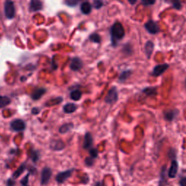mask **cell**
I'll list each match as a JSON object with an SVG mask.
<instances>
[{"label":"cell","mask_w":186,"mask_h":186,"mask_svg":"<svg viewBox=\"0 0 186 186\" xmlns=\"http://www.w3.org/2000/svg\"><path fill=\"white\" fill-rule=\"evenodd\" d=\"M185 84H186V81H185Z\"/></svg>","instance_id":"cell-39"},{"label":"cell","mask_w":186,"mask_h":186,"mask_svg":"<svg viewBox=\"0 0 186 186\" xmlns=\"http://www.w3.org/2000/svg\"><path fill=\"white\" fill-rule=\"evenodd\" d=\"M153 48H154V45L151 41H148L146 42L145 46V53H146V55H147L148 58L151 57L152 52H153Z\"/></svg>","instance_id":"cell-18"},{"label":"cell","mask_w":186,"mask_h":186,"mask_svg":"<svg viewBox=\"0 0 186 186\" xmlns=\"http://www.w3.org/2000/svg\"><path fill=\"white\" fill-rule=\"evenodd\" d=\"M90 39L92 41V42L95 43H100V40H101L100 37L98 34V33H93V34L91 35L90 37Z\"/></svg>","instance_id":"cell-25"},{"label":"cell","mask_w":186,"mask_h":186,"mask_svg":"<svg viewBox=\"0 0 186 186\" xmlns=\"http://www.w3.org/2000/svg\"><path fill=\"white\" fill-rule=\"evenodd\" d=\"M25 165L24 164H23V165H21V167H20L18 169H17L16 171L15 172V173L13 174V178H15V179H16V178H17L19 177L20 175H21V174H22L23 172H24V170H25Z\"/></svg>","instance_id":"cell-23"},{"label":"cell","mask_w":186,"mask_h":186,"mask_svg":"<svg viewBox=\"0 0 186 186\" xmlns=\"http://www.w3.org/2000/svg\"><path fill=\"white\" fill-rule=\"evenodd\" d=\"M156 0H142V2L144 5L148 6V5H152L155 3Z\"/></svg>","instance_id":"cell-32"},{"label":"cell","mask_w":186,"mask_h":186,"mask_svg":"<svg viewBox=\"0 0 186 186\" xmlns=\"http://www.w3.org/2000/svg\"><path fill=\"white\" fill-rule=\"evenodd\" d=\"M74 127V124L71 123H68V124H65L62 125L59 129V132L61 134H65L66 132H68L70 131V130Z\"/></svg>","instance_id":"cell-19"},{"label":"cell","mask_w":186,"mask_h":186,"mask_svg":"<svg viewBox=\"0 0 186 186\" xmlns=\"http://www.w3.org/2000/svg\"><path fill=\"white\" fill-rule=\"evenodd\" d=\"M118 100V92L116 87H112L108 91L105 98V101L108 104H113Z\"/></svg>","instance_id":"cell-3"},{"label":"cell","mask_w":186,"mask_h":186,"mask_svg":"<svg viewBox=\"0 0 186 186\" xmlns=\"http://www.w3.org/2000/svg\"><path fill=\"white\" fill-rule=\"evenodd\" d=\"M51 176H52V171L48 167H45L43 169L41 172V184L42 185H47L50 180Z\"/></svg>","instance_id":"cell-5"},{"label":"cell","mask_w":186,"mask_h":186,"mask_svg":"<svg viewBox=\"0 0 186 186\" xmlns=\"http://www.w3.org/2000/svg\"><path fill=\"white\" fill-rule=\"evenodd\" d=\"M31 113H32L33 114H34V115H36V114H38L39 113V109H38V108H33L32 110H31Z\"/></svg>","instance_id":"cell-35"},{"label":"cell","mask_w":186,"mask_h":186,"mask_svg":"<svg viewBox=\"0 0 186 186\" xmlns=\"http://www.w3.org/2000/svg\"><path fill=\"white\" fill-rule=\"evenodd\" d=\"M73 172H74V169H71L58 174V175L56 176L57 182H58L59 183H63L67 179H68L71 177Z\"/></svg>","instance_id":"cell-6"},{"label":"cell","mask_w":186,"mask_h":186,"mask_svg":"<svg viewBox=\"0 0 186 186\" xmlns=\"http://www.w3.org/2000/svg\"><path fill=\"white\" fill-rule=\"evenodd\" d=\"M82 66H83V63L79 58H74L72 59L70 65V68L71 70H73L74 71H79L80 69L82 68Z\"/></svg>","instance_id":"cell-9"},{"label":"cell","mask_w":186,"mask_h":186,"mask_svg":"<svg viewBox=\"0 0 186 186\" xmlns=\"http://www.w3.org/2000/svg\"><path fill=\"white\" fill-rule=\"evenodd\" d=\"M43 7L42 2L41 0H31L30 10L32 12H37L41 10Z\"/></svg>","instance_id":"cell-10"},{"label":"cell","mask_w":186,"mask_h":186,"mask_svg":"<svg viewBox=\"0 0 186 186\" xmlns=\"http://www.w3.org/2000/svg\"><path fill=\"white\" fill-rule=\"evenodd\" d=\"M172 5L174 8L176 10H180L182 7L181 2L180 0H172Z\"/></svg>","instance_id":"cell-27"},{"label":"cell","mask_w":186,"mask_h":186,"mask_svg":"<svg viewBox=\"0 0 186 186\" xmlns=\"http://www.w3.org/2000/svg\"><path fill=\"white\" fill-rule=\"evenodd\" d=\"M71 98L74 101H77V100H79L81 98H82V92L79 90H76L72 91L71 92Z\"/></svg>","instance_id":"cell-20"},{"label":"cell","mask_w":186,"mask_h":186,"mask_svg":"<svg viewBox=\"0 0 186 186\" xmlns=\"http://www.w3.org/2000/svg\"><path fill=\"white\" fill-rule=\"evenodd\" d=\"M10 127L15 132H21L25 129V124L23 120L15 119L11 122Z\"/></svg>","instance_id":"cell-4"},{"label":"cell","mask_w":186,"mask_h":186,"mask_svg":"<svg viewBox=\"0 0 186 186\" xmlns=\"http://www.w3.org/2000/svg\"><path fill=\"white\" fill-rule=\"evenodd\" d=\"M29 174H28V175H25L21 180V183L22 184L23 186H29Z\"/></svg>","instance_id":"cell-28"},{"label":"cell","mask_w":186,"mask_h":186,"mask_svg":"<svg viewBox=\"0 0 186 186\" xmlns=\"http://www.w3.org/2000/svg\"><path fill=\"white\" fill-rule=\"evenodd\" d=\"M10 103V99L7 96H0V108H4Z\"/></svg>","instance_id":"cell-21"},{"label":"cell","mask_w":186,"mask_h":186,"mask_svg":"<svg viewBox=\"0 0 186 186\" xmlns=\"http://www.w3.org/2000/svg\"><path fill=\"white\" fill-rule=\"evenodd\" d=\"M95 186H103V184L102 183H100V182H98Z\"/></svg>","instance_id":"cell-38"},{"label":"cell","mask_w":186,"mask_h":186,"mask_svg":"<svg viewBox=\"0 0 186 186\" xmlns=\"http://www.w3.org/2000/svg\"><path fill=\"white\" fill-rule=\"evenodd\" d=\"M145 29L150 33L152 34H155L159 32V26H158L157 23L154 22L153 21H149L145 23Z\"/></svg>","instance_id":"cell-7"},{"label":"cell","mask_w":186,"mask_h":186,"mask_svg":"<svg viewBox=\"0 0 186 186\" xmlns=\"http://www.w3.org/2000/svg\"><path fill=\"white\" fill-rule=\"evenodd\" d=\"M77 108H78V107L74 103H67L63 107V110L66 114H71V113L76 111Z\"/></svg>","instance_id":"cell-15"},{"label":"cell","mask_w":186,"mask_h":186,"mask_svg":"<svg viewBox=\"0 0 186 186\" xmlns=\"http://www.w3.org/2000/svg\"><path fill=\"white\" fill-rule=\"evenodd\" d=\"M90 156H92V158H96L98 157V150L95 149V148H92V149H90Z\"/></svg>","instance_id":"cell-30"},{"label":"cell","mask_w":186,"mask_h":186,"mask_svg":"<svg viewBox=\"0 0 186 186\" xmlns=\"http://www.w3.org/2000/svg\"><path fill=\"white\" fill-rule=\"evenodd\" d=\"M103 6V2L100 0H95L94 1V7L96 9H100Z\"/></svg>","instance_id":"cell-31"},{"label":"cell","mask_w":186,"mask_h":186,"mask_svg":"<svg viewBox=\"0 0 186 186\" xmlns=\"http://www.w3.org/2000/svg\"><path fill=\"white\" fill-rule=\"evenodd\" d=\"M128 2L131 4V5H134V4L137 2V0H128Z\"/></svg>","instance_id":"cell-37"},{"label":"cell","mask_w":186,"mask_h":186,"mask_svg":"<svg viewBox=\"0 0 186 186\" xmlns=\"http://www.w3.org/2000/svg\"><path fill=\"white\" fill-rule=\"evenodd\" d=\"M79 0H66V4L70 6L76 5Z\"/></svg>","instance_id":"cell-33"},{"label":"cell","mask_w":186,"mask_h":186,"mask_svg":"<svg viewBox=\"0 0 186 186\" xmlns=\"http://www.w3.org/2000/svg\"><path fill=\"white\" fill-rule=\"evenodd\" d=\"M85 164L87 165L90 167V166H92L93 164H94V158H92V156H90V157H87L85 160Z\"/></svg>","instance_id":"cell-29"},{"label":"cell","mask_w":186,"mask_h":186,"mask_svg":"<svg viewBox=\"0 0 186 186\" xmlns=\"http://www.w3.org/2000/svg\"><path fill=\"white\" fill-rule=\"evenodd\" d=\"M15 185V182H14L12 179H9L7 180V185L8 186H13Z\"/></svg>","instance_id":"cell-36"},{"label":"cell","mask_w":186,"mask_h":186,"mask_svg":"<svg viewBox=\"0 0 186 186\" xmlns=\"http://www.w3.org/2000/svg\"><path fill=\"white\" fill-rule=\"evenodd\" d=\"M31 157L33 162H37L39 160V158L38 151H33V150H32L31 152Z\"/></svg>","instance_id":"cell-26"},{"label":"cell","mask_w":186,"mask_h":186,"mask_svg":"<svg viewBox=\"0 0 186 186\" xmlns=\"http://www.w3.org/2000/svg\"><path fill=\"white\" fill-rule=\"evenodd\" d=\"M5 13L8 19H13L15 14V5L11 1H7L5 4Z\"/></svg>","instance_id":"cell-2"},{"label":"cell","mask_w":186,"mask_h":186,"mask_svg":"<svg viewBox=\"0 0 186 186\" xmlns=\"http://www.w3.org/2000/svg\"><path fill=\"white\" fill-rule=\"evenodd\" d=\"M178 171V164L177 161L175 160H173L172 162L171 167H170L169 169V172H168V176L170 178H174L177 175Z\"/></svg>","instance_id":"cell-11"},{"label":"cell","mask_w":186,"mask_h":186,"mask_svg":"<svg viewBox=\"0 0 186 186\" xmlns=\"http://www.w3.org/2000/svg\"><path fill=\"white\" fill-rule=\"evenodd\" d=\"M177 114H178L177 110H169V111L166 112L165 114H164V118H166V120L171 122V121L175 119L176 116H177Z\"/></svg>","instance_id":"cell-16"},{"label":"cell","mask_w":186,"mask_h":186,"mask_svg":"<svg viewBox=\"0 0 186 186\" xmlns=\"http://www.w3.org/2000/svg\"><path fill=\"white\" fill-rule=\"evenodd\" d=\"M111 37L113 41H115L116 40H120L124 37L125 34V31L124 29L122 23L116 22L111 27Z\"/></svg>","instance_id":"cell-1"},{"label":"cell","mask_w":186,"mask_h":186,"mask_svg":"<svg viewBox=\"0 0 186 186\" xmlns=\"http://www.w3.org/2000/svg\"><path fill=\"white\" fill-rule=\"evenodd\" d=\"M93 139L92 137V134L90 132H87L84 135V145H83V148L84 149H88L92 145Z\"/></svg>","instance_id":"cell-12"},{"label":"cell","mask_w":186,"mask_h":186,"mask_svg":"<svg viewBox=\"0 0 186 186\" xmlns=\"http://www.w3.org/2000/svg\"><path fill=\"white\" fill-rule=\"evenodd\" d=\"M130 75H131V71H124V72L122 73V74L120 75L119 80L121 82H124V81L127 79L129 77H130Z\"/></svg>","instance_id":"cell-24"},{"label":"cell","mask_w":186,"mask_h":186,"mask_svg":"<svg viewBox=\"0 0 186 186\" xmlns=\"http://www.w3.org/2000/svg\"><path fill=\"white\" fill-rule=\"evenodd\" d=\"M145 95L149 96H153L156 95L157 94V92H156V88L155 87H148L144 89L143 91H142Z\"/></svg>","instance_id":"cell-22"},{"label":"cell","mask_w":186,"mask_h":186,"mask_svg":"<svg viewBox=\"0 0 186 186\" xmlns=\"http://www.w3.org/2000/svg\"><path fill=\"white\" fill-rule=\"evenodd\" d=\"M81 10L84 15H88L92 10V5L88 2H84L81 5Z\"/></svg>","instance_id":"cell-17"},{"label":"cell","mask_w":186,"mask_h":186,"mask_svg":"<svg viewBox=\"0 0 186 186\" xmlns=\"http://www.w3.org/2000/svg\"><path fill=\"white\" fill-rule=\"evenodd\" d=\"M180 185L186 186V177H183L180 180Z\"/></svg>","instance_id":"cell-34"},{"label":"cell","mask_w":186,"mask_h":186,"mask_svg":"<svg viewBox=\"0 0 186 186\" xmlns=\"http://www.w3.org/2000/svg\"><path fill=\"white\" fill-rule=\"evenodd\" d=\"M168 68H169V65L168 64L158 65V66H156L155 68H153L152 75L154 76H159L163 74L164 72H165Z\"/></svg>","instance_id":"cell-8"},{"label":"cell","mask_w":186,"mask_h":186,"mask_svg":"<svg viewBox=\"0 0 186 186\" xmlns=\"http://www.w3.org/2000/svg\"><path fill=\"white\" fill-rule=\"evenodd\" d=\"M45 92H46L45 89L43 88L37 89V90L33 91V92L31 94V98H32L33 100H39V99H40L41 97H42V95L45 94Z\"/></svg>","instance_id":"cell-14"},{"label":"cell","mask_w":186,"mask_h":186,"mask_svg":"<svg viewBox=\"0 0 186 186\" xmlns=\"http://www.w3.org/2000/svg\"><path fill=\"white\" fill-rule=\"evenodd\" d=\"M50 147L52 149L55 150V151H60V150L64 148L65 144L61 140H55V141L51 142Z\"/></svg>","instance_id":"cell-13"}]
</instances>
